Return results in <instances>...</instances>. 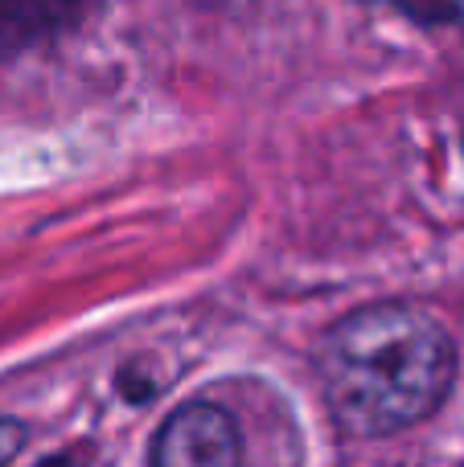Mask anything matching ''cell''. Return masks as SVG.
<instances>
[{
    "label": "cell",
    "mask_w": 464,
    "mask_h": 467,
    "mask_svg": "<svg viewBox=\"0 0 464 467\" xmlns=\"http://www.w3.org/2000/svg\"><path fill=\"white\" fill-rule=\"evenodd\" d=\"M321 402L342 435L391 439L427 422L457 381V340L419 304H370L321 332Z\"/></svg>",
    "instance_id": "6da1fadb"
},
{
    "label": "cell",
    "mask_w": 464,
    "mask_h": 467,
    "mask_svg": "<svg viewBox=\"0 0 464 467\" xmlns=\"http://www.w3.org/2000/svg\"><path fill=\"white\" fill-rule=\"evenodd\" d=\"M148 467H247V439L235 410L210 398L181 402L156 431Z\"/></svg>",
    "instance_id": "7a4b0ae2"
},
{
    "label": "cell",
    "mask_w": 464,
    "mask_h": 467,
    "mask_svg": "<svg viewBox=\"0 0 464 467\" xmlns=\"http://www.w3.org/2000/svg\"><path fill=\"white\" fill-rule=\"evenodd\" d=\"M95 0H0V66L70 33Z\"/></svg>",
    "instance_id": "3957f363"
},
{
    "label": "cell",
    "mask_w": 464,
    "mask_h": 467,
    "mask_svg": "<svg viewBox=\"0 0 464 467\" xmlns=\"http://www.w3.org/2000/svg\"><path fill=\"white\" fill-rule=\"evenodd\" d=\"M25 443H29V431H25V422L0 419V467L13 463L16 455L25 451Z\"/></svg>",
    "instance_id": "277c9868"
}]
</instances>
